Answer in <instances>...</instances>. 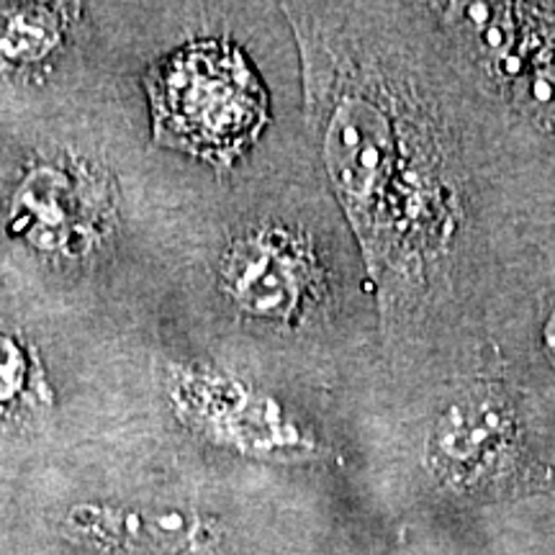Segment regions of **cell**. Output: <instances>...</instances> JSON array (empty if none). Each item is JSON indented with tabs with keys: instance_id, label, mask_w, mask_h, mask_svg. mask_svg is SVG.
<instances>
[{
	"instance_id": "1",
	"label": "cell",
	"mask_w": 555,
	"mask_h": 555,
	"mask_svg": "<svg viewBox=\"0 0 555 555\" xmlns=\"http://www.w3.org/2000/svg\"><path fill=\"white\" fill-rule=\"evenodd\" d=\"M304 57L324 165L367 260L380 273L397 266L401 234L391 196L401 176V144L388 119V99L380 95L384 86L371 80L367 88L352 62L337 60L327 44H304Z\"/></svg>"
},
{
	"instance_id": "2",
	"label": "cell",
	"mask_w": 555,
	"mask_h": 555,
	"mask_svg": "<svg viewBox=\"0 0 555 555\" xmlns=\"http://www.w3.org/2000/svg\"><path fill=\"white\" fill-rule=\"evenodd\" d=\"M152 134L159 147L214 165L240 157L268 121L260 80L229 41H193L150 67Z\"/></svg>"
},
{
	"instance_id": "3",
	"label": "cell",
	"mask_w": 555,
	"mask_h": 555,
	"mask_svg": "<svg viewBox=\"0 0 555 555\" xmlns=\"http://www.w3.org/2000/svg\"><path fill=\"white\" fill-rule=\"evenodd\" d=\"M24 384V356L11 337L0 335V401H9Z\"/></svg>"
}]
</instances>
